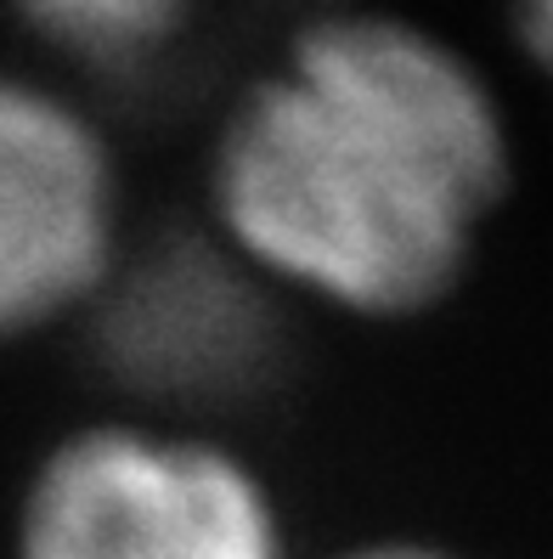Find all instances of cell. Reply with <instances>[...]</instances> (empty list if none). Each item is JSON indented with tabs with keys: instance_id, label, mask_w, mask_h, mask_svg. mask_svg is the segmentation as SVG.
I'll return each mask as SVG.
<instances>
[{
	"instance_id": "cell-2",
	"label": "cell",
	"mask_w": 553,
	"mask_h": 559,
	"mask_svg": "<svg viewBox=\"0 0 553 559\" xmlns=\"http://www.w3.org/2000/svg\"><path fill=\"white\" fill-rule=\"evenodd\" d=\"M12 559H277V525L232 457L153 430H80L23 480Z\"/></svg>"
},
{
	"instance_id": "cell-7",
	"label": "cell",
	"mask_w": 553,
	"mask_h": 559,
	"mask_svg": "<svg viewBox=\"0 0 553 559\" xmlns=\"http://www.w3.org/2000/svg\"><path fill=\"white\" fill-rule=\"evenodd\" d=\"M350 559H435L424 548H368V554H350Z\"/></svg>"
},
{
	"instance_id": "cell-4",
	"label": "cell",
	"mask_w": 553,
	"mask_h": 559,
	"mask_svg": "<svg viewBox=\"0 0 553 559\" xmlns=\"http://www.w3.org/2000/svg\"><path fill=\"white\" fill-rule=\"evenodd\" d=\"M113 272V170L62 96L0 74V345L96 300Z\"/></svg>"
},
{
	"instance_id": "cell-5",
	"label": "cell",
	"mask_w": 553,
	"mask_h": 559,
	"mask_svg": "<svg viewBox=\"0 0 553 559\" xmlns=\"http://www.w3.org/2000/svg\"><path fill=\"white\" fill-rule=\"evenodd\" d=\"M17 17L57 51L96 74H142L187 28L192 0H12Z\"/></svg>"
},
{
	"instance_id": "cell-1",
	"label": "cell",
	"mask_w": 553,
	"mask_h": 559,
	"mask_svg": "<svg viewBox=\"0 0 553 559\" xmlns=\"http://www.w3.org/2000/svg\"><path fill=\"white\" fill-rule=\"evenodd\" d=\"M508 170L485 85L389 17L305 28L215 153V204L277 277L356 311H412L452 288Z\"/></svg>"
},
{
	"instance_id": "cell-6",
	"label": "cell",
	"mask_w": 553,
	"mask_h": 559,
	"mask_svg": "<svg viewBox=\"0 0 553 559\" xmlns=\"http://www.w3.org/2000/svg\"><path fill=\"white\" fill-rule=\"evenodd\" d=\"M514 17H519V35L537 51V62L553 74V0H514Z\"/></svg>"
},
{
	"instance_id": "cell-3",
	"label": "cell",
	"mask_w": 553,
	"mask_h": 559,
	"mask_svg": "<svg viewBox=\"0 0 553 559\" xmlns=\"http://www.w3.org/2000/svg\"><path fill=\"white\" fill-rule=\"evenodd\" d=\"M85 340L96 373L165 413H249L288 379L282 306L192 233L113 266L85 306Z\"/></svg>"
}]
</instances>
